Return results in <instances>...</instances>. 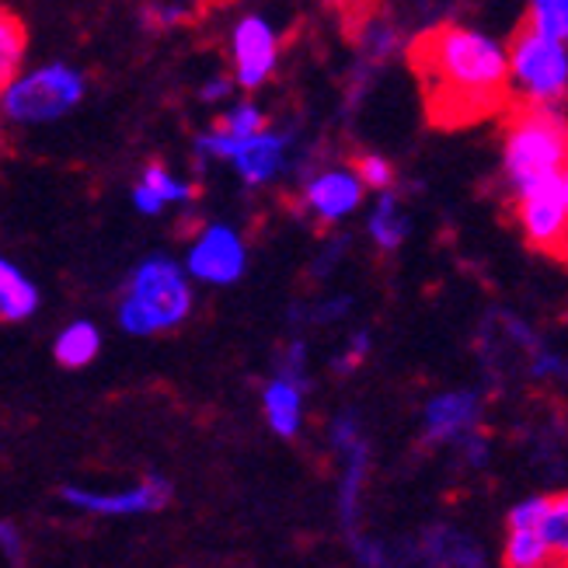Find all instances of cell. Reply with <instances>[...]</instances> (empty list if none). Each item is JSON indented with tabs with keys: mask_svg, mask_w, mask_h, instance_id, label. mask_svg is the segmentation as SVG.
I'll return each mask as SVG.
<instances>
[{
	"mask_svg": "<svg viewBox=\"0 0 568 568\" xmlns=\"http://www.w3.org/2000/svg\"><path fill=\"white\" fill-rule=\"evenodd\" d=\"M366 349H369V338L366 335H356V342H353V349L345 353L342 359H338V369H353L363 356H366Z\"/></svg>",
	"mask_w": 568,
	"mask_h": 568,
	"instance_id": "obj_27",
	"label": "cell"
},
{
	"mask_svg": "<svg viewBox=\"0 0 568 568\" xmlns=\"http://www.w3.org/2000/svg\"><path fill=\"white\" fill-rule=\"evenodd\" d=\"M244 241L227 227V224H213L200 237L192 241V248L185 255V268L192 280L213 283V286H227L237 283L244 273Z\"/></svg>",
	"mask_w": 568,
	"mask_h": 568,
	"instance_id": "obj_7",
	"label": "cell"
},
{
	"mask_svg": "<svg viewBox=\"0 0 568 568\" xmlns=\"http://www.w3.org/2000/svg\"><path fill=\"white\" fill-rule=\"evenodd\" d=\"M84 98V73L67 63H45L29 73H18L0 91V112L11 122H57L70 109H78Z\"/></svg>",
	"mask_w": 568,
	"mask_h": 568,
	"instance_id": "obj_4",
	"label": "cell"
},
{
	"mask_svg": "<svg viewBox=\"0 0 568 568\" xmlns=\"http://www.w3.org/2000/svg\"><path fill=\"white\" fill-rule=\"evenodd\" d=\"M408 63L423 84L426 112L454 130L513 109V70L499 42L481 32L443 24L408 45Z\"/></svg>",
	"mask_w": 568,
	"mask_h": 568,
	"instance_id": "obj_1",
	"label": "cell"
},
{
	"mask_svg": "<svg viewBox=\"0 0 568 568\" xmlns=\"http://www.w3.org/2000/svg\"><path fill=\"white\" fill-rule=\"evenodd\" d=\"M140 182L151 185V189L161 195V200H164L168 206H171V203H189L192 195H195V189H192L189 182L175 179V175H171V171H168V168H161V164H146V168H143V179H140Z\"/></svg>",
	"mask_w": 568,
	"mask_h": 568,
	"instance_id": "obj_21",
	"label": "cell"
},
{
	"mask_svg": "<svg viewBox=\"0 0 568 568\" xmlns=\"http://www.w3.org/2000/svg\"><path fill=\"white\" fill-rule=\"evenodd\" d=\"M356 171H359L363 185H369V189H387V185H390V179H394L390 164H387L384 158H374V154L359 158V161H356Z\"/></svg>",
	"mask_w": 568,
	"mask_h": 568,
	"instance_id": "obj_24",
	"label": "cell"
},
{
	"mask_svg": "<svg viewBox=\"0 0 568 568\" xmlns=\"http://www.w3.org/2000/svg\"><path fill=\"white\" fill-rule=\"evenodd\" d=\"M216 126L224 130V133H231V136H237V140H248V136L265 130V115L255 105L241 102V105H234V109H227L224 115H220Z\"/></svg>",
	"mask_w": 568,
	"mask_h": 568,
	"instance_id": "obj_22",
	"label": "cell"
},
{
	"mask_svg": "<svg viewBox=\"0 0 568 568\" xmlns=\"http://www.w3.org/2000/svg\"><path fill=\"white\" fill-rule=\"evenodd\" d=\"M24 29L11 18L0 14V84H8L18 78V67L24 60Z\"/></svg>",
	"mask_w": 568,
	"mask_h": 568,
	"instance_id": "obj_17",
	"label": "cell"
},
{
	"mask_svg": "<svg viewBox=\"0 0 568 568\" xmlns=\"http://www.w3.org/2000/svg\"><path fill=\"white\" fill-rule=\"evenodd\" d=\"M478 418V398L475 394H443L436 398L429 408H426V436L433 443H443V439H457L464 436L467 429L475 426Z\"/></svg>",
	"mask_w": 568,
	"mask_h": 568,
	"instance_id": "obj_11",
	"label": "cell"
},
{
	"mask_svg": "<svg viewBox=\"0 0 568 568\" xmlns=\"http://www.w3.org/2000/svg\"><path fill=\"white\" fill-rule=\"evenodd\" d=\"M516 216L534 248L568 262V203L561 171L516 189Z\"/></svg>",
	"mask_w": 568,
	"mask_h": 568,
	"instance_id": "obj_6",
	"label": "cell"
},
{
	"mask_svg": "<svg viewBox=\"0 0 568 568\" xmlns=\"http://www.w3.org/2000/svg\"><path fill=\"white\" fill-rule=\"evenodd\" d=\"M0 91H4V84H0Z\"/></svg>",
	"mask_w": 568,
	"mask_h": 568,
	"instance_id": "obj_31",
	"label": "cell"
},
{
	"mask_svg": "<svg viewBox=\"0 0 568 568\" xmlns=\"http://www.w3.org/2000/svg\"><path fill=\"white\" fill-rule=\"evenodd\" d=\"M276 57L280 42L265 18L248 14L234 24V78L241 88H258L262 81H268Z\"/></svg>",
	"mask_w": 568,
	"mask_h": 568,
	"instance_id": "obj_9",
	"label": "cell"
},
{
	"mask_svg": "<svg viewBox=\"0 0 568 568\" xmlns=\"http://www.w3.org/2000/svg\"><path fill=\"white\" fill-rule=\"evenodd\" d=\"M0 555H4L11 565H18V561L24 558V537H21L18 527L8 524V520H0Z\"/></svg>",
	"mask_w": 568,
	"mask_h": 568,
	"instance_id": "obj_25",
	"label": "cell"
},
{
	"mask_svg": "<svg viewBox=\"0 0 568 568\" xmlns=\"http://www.w3.org/2000/svg\"><path fill=\"white\" fill-rule=\"evenodd\" d=\"M363 200V179L353 171H325L307 185V203L321 220H342Z\"/></svg>",
	"mask_w": 568,
	"mask_h": 568,
	"instance_id": "obj_10",
	"label": "cell"
},
{
	"mask_svg": "<svg viewBox=\"0 0 568 568\" xmlns=\"http://www.w3.org/2000/svg\"><path fill=\"white\" fill-rule=\"evenodd\" d=\"M551 558L555 555H551L545 530H509L503 565H509V568H540V565H548Z\"/></svg>",
	"mask_w": 568,
	"mask_h": 568,
	"instance_id": "obj_16",
	"label": "cell"
},
{
	"mask_svg": "<svg viewBox=\"0 0 568 568\" xmlns=\"http://www.w3.org/2000/svg\"><path fill=\"white\" fill-rule=\"evenodd\" d=\"M513 84L527 102H555L568 84V53L565 42L537 32L530 21L520 24L509 45Z\"/></svg>",
	"mask_w": 568,
	"mask_h": 568,
	"instance_id": "obj_5",
	"label": "cell"
},
{
	"mask_svg": "<svg viewBox=\"0 0 568 568\" xmlns=\"http://www.w3.org/2000/svg\"><path fill=\"white\" fill-rule=\"evenodd\" d=\"M540 530H545V537H548L555 561L568 565V491H561V496H551L545 527H540Z\"/></svg>",
	"mask_w": 568,
	"mask_h": 568,
	"instance_id": "obj_20",
	"label": "cell"
},
{
	"mask_svg": "<svg viewBox=\"0 0 568 568\" xmlns=\"http://www.w3.org/2000/svg\"><path fill=\"white\" fill-rule=\"evenodd\" d=\"M527 21L537 32H545L558 42H568V0H534Z\"/></svg>",
	"mask_w": 568,
	"mask_h": 568,
	"instance_id": "obj_19",
	"label": "cell"
},
{
	"mask_svg": "<svg viewBox=\"0 0 568 568\" xmlns=\"http://www.w3.org/2000/svg\"><path fill=\"white\" fill-rule=\"evenodd\" d=\"M262 405H265V418H268V426H273V433L293 436L296 429H301V415H304L301 381H293V377L273 381L262 394Z\"/></svg>",
	"mask_w": 568,
	"mask_h": 568,
	"instance_id": "obj_13",
	"label": "cell"
},
{
	"mask_svg": "<svg viewBox=\"0 0 568 568\" xmlns=\"http://www.w3.org/2000/svg\"><path fill=\"white\" fill-rule=\"evenodd\" d=\"M568 164V122L548 102L509 109L506 122V175L520 189Z\"/></svg>",
	"mask_w": 568,
	"mask_h": 568,
	"instance_id": "obj_3",
	"label": "cell"
},
{
	"mask_svg": "<svg viewBox=\"0 0 568 568\" xmlns=\"http://www.w3.org/2000/svg\"><path fill=\"white\" fill-rule=\"evenodd\" d=\"M231 88H234V81H227V78H213L200 94H203V102H220V98H227V94H231Z\"/></svg>",
	"mask_w": 568,
	"mask_h": 568,
	"instance_id": "obj_28",
	"label": "cell"
},
{
	"mask_svg": "<svg viewBox=\"0 0 568 568\" xmlns=\"http://www.w3.org/2000/svg\"><path fill=\"white\" fill-rule=\"evenodd\" d=\"M39 311V286L8 258H0V321H24Z\"/></svg>",
	"mask_w": 568,
	"mask_h": 568,
	"instance_id": "obj_14",
	"label": "cell"
},
{
	"mask_svg": "<svg viewBox=\"0 0 568 568\" xmlns=\"http://www.w3.org/2000/svg\"><path fill=\"white\" fill-rule=\"evenodd\" d=\"M189 268L164 255L146 258L126 283L119 301V325L130 335H158L179 328L192 311Z\"/></svg>",
	"mask_w": 568,
	"mask_h": 568,
	"instance_id": "obj_2",
	"label": "cell"
},
{
	"mask_svg": "<svg viewBox=\"0 0 568 568\" xmlns=\"http://www.w3.org/2000/svg\"><path fill=\"white\" fill-rule=\"evenodd\" d=\"M133 206H136V213H143V216H158V213H164V200L161 195L146 185V182H140L136 189H133Z\"/></svg>",
	"mask_w": 568,
	"mask_h": 568,
	"instance_id": "obj_26",
	"label": "cell"
},
{
	"mask_svg": "<svg viewBox=\"0 0 568 568\" xmlns=\"http://www.w3.org/2000/svg\"><path fill=\"white\" fill-rule=\"evenodd\" d=\"M561 179H565V203H568V164H565V171H561Z\"/></svg>",
	"mask_w": 568,
	"mask_h": 568,
	"instance_id": "obj_30",
	"label": "cell"
},
{
	"mask_svg": "<svg viewBox=\"0 0 568 568\" xmlns=\"http://www.w3.org/2000/svg\"><path fill=\"white\" fill-rule=\"evenodd\" d=\"M551 496H534L520 506H513L509 513V530H540L545 527V516H548Z\"/></svg>",
	"mask_w": 568,
	"mask_h": 568,
	"instance_id": "obj_23",
	"label": "cell"
},
{
	"mask_svg": "<svg viewBox=\"0 0 568 568\" xmlns=\"http://www.w3.org/2000/svg\"><path fill=\"white\" fill-rule=\"evenodd\" d=\"M369 231H374V237H377V244L381 248H398V244L405 241V216L398 213V203H394V195H384L381 200V206H377V213H374V220H369Z\"/></svg>",
	"mask_w": 568,
	"mask_h": 568,
	"instance_id": "obj_18",
	"label": "cell"
},
{
	"mask_svg": "<svg viewBox=\"0 0 568 568\" xmlns=\"http://www.w3.org/2000/svg\"><path fill=\"white\" fill-rule=\"evenodd\" d=\"M60 496L67 506L84 509V513H98V516H136V513H154L161 506H168L171 499V485L164 478H146L136 488H122V491H91V488H78V485H63Z\"/></svg>",
	"mask_w": 568,
	"mask_h": 568,
	"instance_id": "obj_8",
	"label": "cell"
},
{
	"mask_svg": "<svg viewBox=\"0 0 568 568\" xmlns=\"http://www.w3.org/2000/svg\"><path fill=\"white\" fill-rule=\"evenodd\" d=\"M98 353H102V332H98L91 321H73V325H67L53 342V356L67 369H81L94 363Z\"/></svg>",
	"mask_w": 568,
	"mask_h": 568,
	"instance_id": "obj_15",
	"label": "cell"
},
{
	"mask_svg": "<svg viewBox=\"0 0 568 568\" xmlns=\"http://www.w3.org/2000/svg\"><path fill=\"white\" fill-rule=\"evenodd\" d=\"M283 151H286V140L276 136V133H265V130L248 136V140H241L237 154H234L237 175L248 185L268 182L280 171V164H283Z\"/></svg>",
	"mask_w": 568,
	"mask_h": 568,
	"instance_id": "obj_12",
	"label": "cell"
},
{
	"mask_svg": "<svg viewBox=\"0 0 568 568\" xmlns=\"http://www.w3.org/2000/svg\"><path fill=\"white\" fill-rule=\"evenodd\" d=\"M154 18H158L161 24H175V21L182 18V8H158Z\"/></svg>",
	"mask_w": 568,
	"mask_h": 568,
	"instance_id": "obj_29",
	"label": "cell"
}]
</instances>
